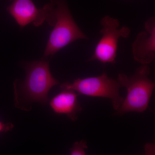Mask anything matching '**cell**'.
<instances>
[{
	"mask_svg": "<svg viewBox=\"0 0 155 155\" xmlns=\"http://www.w3.org/2000/svg\"><path fill=\"white\" fill-rule=\"evenodd\" d=\"M49 62V58L42 57L25 64V80H16L14 82L15 105L18 108L26 110L28 104H47L50 90L60 84L51 73Z\"/></svg>",
	"mask_w": 155,
	"mask_h": 155,
	"instance_id": "1",
	"label": "cell"
},
{
	"mask_svg": "<svg viewBox=\"0 0 155 155\" xmlns=\"http://www.w3.org/2000/svg\"><path fill=\"white\" fill-rule=\"evenodd\" d=\"M46 22L52 26L43 58H51L73 42L88 37L80 29L64 0H51Z\"/></svg>",
	"mask_w": 155,
	"mask_h": 155,
	"instance_id": "2",
	"label": "cell"
},
{
	"mask_svg": "<svg viewBox=\"0 0 155 155\" xmlns=\"http://www.w3.org/2000/svg\"><path fill=\"white\" fill-rule=\"evenodd\" d=\"M150 73V68L146 65L137 68L130 77L119 73L117 81L121 87L126 89L127 94L116 115L122 116L129 112L143 113L146 110L155 87L149 78Z\"/></svg>",
	"mask_w": 155,
	"mask_h": 155,
	"instance_id": "3",
	"label": "cell"
},
{
	"mask_svg": "<svg viewBox=\"0 0 155 155\" xmlns=\"http://www.w3.org/2000/svg\"><path fill=\"white\" fill-rule=\"evenodd\" d=\"M60 87L63 90L74 91L79 94L107 98L111 100L116 111L120 108L124 100L119 93L121 87L119 82L109 77L105 72L100 76L78 78L72 83L65 82L61 84Z\"/></svg>",
	"mask_w": 155,
	"mask_h": 155,
	"instance_id": "4",
	"label": "cell"
},
{
	"mask_svg": "<svg viewBox=\"0 0 155 155\" xmlns=\"http://www.w3.org/2000/svg\"><path fill=\"white\" fill-rule=\"evenodd\" d=\"M100 23L102 27L100 30L102 37L88 61H98L104 64H115L119 39L129 37L131 31L127 26L120 27L119 20L110 16L103 17Z\"/></svg>",
	"mask_w": 155,
	"mask_h": 155,
	"instance_id": "5",
	"label": "cell"
},
{
	"mask_svg": "<svg viewBox=\"0 0 155 155\" xmlns=\"http://www.w3.org/2000/svg\"><path fill=\"white\" fill-rule=\"evenodd\" d=\"M11 3L7 11L21 27L32 23L36 27L47 21V5L42 8H37L32 0H10Z\"/></svg>",
	"mask_w": 155,
	"mask_h": 155,
	"instance_id": "6",
	"label": "cell"
},
{
	"mask_svg": "<svg viewBox=\"0 0 155 155\" xmlns=\"http://www.w3.org/2000/svg\"><path fill=\"white\" fill-rule=\"evenodd\" d=\"M134 59L142 65H148L155 57V19L152 17L146 21L144 30L137 35L132 45Z\"/></svg>",
	"mask_w": 155,
	"mask_h": 155,
	"instance_id": "7",
	"label": "cell"
},
{
	"mask_svg": "<svg viewBox=\"0 0 155 155\" xmlns=\"http://www.w3.org/2000/svg\"><path fill=\"white\" fill-rule=\"evenodd\" d=\"M79 95L74 91L63 90L51 100L50 105L56 114H65L72 121H76L82 110L78 99Z\"/></svg>",
	"mask_w": 155,
	"mask_h": 155,
	"instance_id": "8",
	"label": "cell"
},
{
	"mask_svg": "<svg viewBox=\"0 0 155 155\" xmlns=\"http://www.w3.org/2000/svg\"><path fill=\"white\" fill-rule=\"evenodd\" d=\"M87 142L84 140L75 142L70 149V155H86L85 150L87 148Z\"/></svg>",
	"mask_w": 155,
	"mask_h": 155,
	"instance_id": "9",
	"label": "cell"
},
{
	"mask_svg": "<svg viewBox=\"0 0 155 155\" xmlns=\"http://www.w3.org/2000/svg\"><path fill=\"white\" fill-rule=\"evenodd\" d=\"M145 155H155V145L152 143H147L144 146Z\"/></svg>",
	"mask_w": 155,
	"mask_h": 155,
	"instance_id": "10",
	"label": "cell"
},
{
	"mask_svg": "<svg viewBox=\"0 0 155 155\" xmlns=\"http://www.w3.org/2000/svg\"><path fill=\"white\" fill-rule=\"evenodd\" d=\"M14 127V125L12 123H4L0 121V133L10 131Z\"/></svg>",
	"mask_w": 155,
	"mask_h": 155,
	"instance_id": "11",
	"label": "cell"
}]
</instances>
